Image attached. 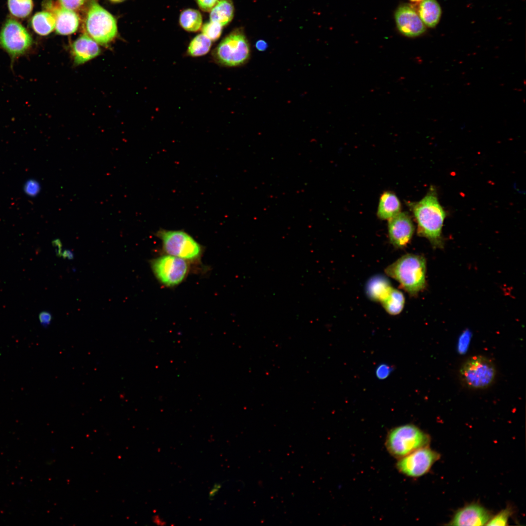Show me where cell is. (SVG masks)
<instances>
[{
	"label": "cell",
	"mask_w": 526,
	"mask_h": 526,
	"mask_svg": "<svg viewBox=\"0 0 526 526\" xmlns=\"http://www.w3.org/2000/svg\"><path fill=\"white\" fill-rule=\"evenodd\" d=\"M408 205L417 223V234L428 239L434 248H442V230L447 213L439 202L436 188L431 187L420 200Z\"/></svg>",
	"instance_id": "6da1fadb"
},
{
	"label": "cell",
	"mask_w": 526,
	"mask_h": 526,
	"mask_svg": "<svg viewBox=\"0 0 526 526\" xmlns=\"http://www.w3.org/2000/svg\"><path fill=\"white\" fill-rule=\"evenodd\" d=\"M426 260L414 254L403 255L385 269L386 274L399 282L411 296H416L426 287Z\"/></svg>",
	"instance_id": "7a4b0ae2"
},
{
	"label": "cell",
	"mask_w": 526,
	"mask_h": 526,
	"mask_svg": "<svg viewBox=\"0 0 526 526\" xmlns=\"http://www.w3.org/2000/svg\"><path fill=\"white\" fill-rule=\"evenodd\" d=\"M430 442L427 433L416 426L407 424L391 429L386 435L385 445L389 454L398 459L428 447Z\"/></svg>",
	"instance_id": "3957f363"
},
{
	"label": "cell",
	"mask_w": 526,
	"mask_h": 526,
	"mask_svg": "<svg viewBox=\"0 0 526 526\" xmlns=\"http://www.w3.org/2000/svg\"><path fill=\"white\" fill-rule=\"evenodd\" d=\"M250 56V46L242 28L235 29L224 38L212 53L214 62L226 67L244 65Z\"/></svg>",
	"instance_id": "277c9868"
},
{
	"label": "cell",
	"mask_w": 526,
	"mask_h": 526,
	"mask_svg": "<svg viewBox=\"0 0 526 526\" xmlns=\"http://www.w3.org/2000/svg\"><path fill=\"white\" fill-rule=\"evenodd\" d=\"M84 33L98 44L107 45L116 37V19L96 1L92 0L86 11L83 23Z\"/></svg>",
	"instance_id": "5b68a950"
},
{
	"label": "cell",
	"mask_w": 526,
	"mask_h": 526,
	"mask_svg": "<svg viewBox=\"0 0 526 526\" xmlns=\"http://www.w3.org/2000/svg\"><path fill=\"white\" fill-rule=\"evenodd\" d=\"M157 234L167 254L187 261L198 259L202 253L200 244L190 235L182 230H160Z\"/></svg>",
	"instance_id": "8992f818"
},
{
	"label": "cell",
	"mask_w": 526,
	"mask_h": 526,
	"mask_svg": "<svg viewBox=\"0 0 526 526\" xmlns=\"http://www.w3.org/2000/svg\"><path fill=\"white\" fill-rule=\"evenodd\" d=\"M460 376L462 381L470 388L485 389L493 382L496 370L493 363L481 356L469 358L461 367Z\"/></svg>",
	"instance_id": "52a82bcc"
},
{
	"label": "cell",
	"mask_w": 526,
	"mask_h": 526,
	"mask_svg": "<svg viewBox=\"0 0 526 526\" xmlns=\"http://www.w3.org/2000/svg\"><path fill=\"white\" fill-rule=\"evenodd\" d=\"M150 266L157 279L168 287L180 284L188 271L187 261L169 254L152 260Z\"/></svg>",
	"instance_id": "ba28073f"
},
{
	"label": "cell",
	"mask_w": 526,
	"mask_h": 526,
	"mask_svg": "<svg viewBox=\"0 0 526 526\" xmlns=\"http://www.w3.org/2000/svg\"><path fill=\"white\" fill-rule=\"evenodd\" d=\"M439 457L437 452L425 447L397 459L395 467L405 476L419 477L427 473Z\"/></svg>",
	"instance_id": "9c48e42d"
},
{
	"label": "cell",
	"mask_w": 526,
	"mask_h": 526,
	"mask_svg": "<svg viewBox=\"0 0 526 526\" xmlns=\"http://www.w3.org/2000/svg\"><path fill=\"white\" fill-rule=\"evenodd\" d=\"M32 38L26 29L18 21L10 19L0 33V45L13 56L24 53L31 46Z\"/></svg>",
	"instance_id": "30bf717a"
},
{
	"label": "cell",
	"mask_w": 526,
	"mask_h": 526,
	"mask_svg": "<svg viewBox=\"0 0 526 526\" xmlns=\"http://www.w3.org/2000/svg\"><path fill=\"white\" fill-rule=\"evenodd\" d=\"M388 221V236L391 244L397 249L405 247L411 241L414 232V226L411 216L407 212L401 211Z\"/></svg>",
	"instance_id": "8fae6325"
},
{
	"label": "cell",
	"mask_w": 526,
	"mask_h": 526,
	"mask_svg": "<svg viewBox=\"0 0 526 526\" xmlns=\"http://www.w3.org/2000/svg\"><path fill=\"white\" fill-rule=\"evenodd\" d=\"M394 19L398 31L406 37H416L426 31V26L418 12L411 4L400 5L395 12Z\"/></svg>",
	"instance_id": "7c38bea8"
},
{
	"label": "cell",
	"mask_w": 526,
	"mask_h": 526,
	"mask_svg": "<svg viewBox=\"0 0 526 526\" xmlns=\"http://www.w3.org/2000/svg\"><path fill=\"white\" fill-rule=\"evenodd\" d=\"M46 11L53 14L56 19V32L61 35H68L77 29L80 19L74 11L67 9L59 2L49 0L46 3Z\"/></svg>",
	"instance_id": "4fadbf2b"
},
{
	"label": "cell",
	"mask_w": 526,
	"mask_h": 526,
	"mask_svg": "<svg viewBox=\"0 0 526 526\" xmlns=\"http://www.w3.org/2000/svg\"><path fill=\"white\" fill-rule=\"evenodd\" d=\"M488 511L482 506L472 504L458 510L450 522L452 526L486 525L490 519Z\"/></svg>",
	"instance_id": "5bb4252c"
},
{
	"label": "cell",
	"mask_w": 526,
	"mask_h": 526,
	"mask_svg": "<svg viewBox=\"0 0 526 526\" xmlns=\"http://www.w3.org/2000/svg\"><path fill=\"white\" fill-rule=\"evenodd\" d=\"M71 52L74 64L79 65L98 56L101 50L96 42L83 33L74 41Z\"/></svg>",
	"instance_id": "9a60e30c"
},
{
	"label": "cell",
	"mask_w": 526,
	"mask_h": 526,
	"mask_svg": "<svg viewBox=\"0 0 526 526\" xmlns=\"http://www.w3.org/2000/svg\"><path fill=\"white\" fill-rule=\"evenodd\" d=\"M401 210L400 201L393 192L385 191L381 195L376 213L379 219L388 220L400 213Z\"/></svg>",
	"instance_id": "2e32d148"
},
{
	"label": "cell",
	"mask_w": 526,
	"mask_h": 526,
	"mask_svg": "<svg viewBox=\"0 0 526 526\" xmlns=\"http://www.w3.org/2000/svg\"><path fill=\"white\" fill-rule=\"evenodd\" d=\"M392 287L387 278L377 275L371 277L367 282L366 293L370 300L380 302L387 296Z\"/></svg>",
	"instance_id": "e0dca14e"
},
{
	"label": "cell",
	"mask_w": 526,
	"mask_h": 526,
	"mask_svg": "<svg viewBox=\"0 0 526 526\" xmlns=\"http://www.w3.org/2000/svg\"><path fill=\"white\" fill-rule=\"evenodd\" d=\"M417 12L425 25L433 28L440 20L442 11L436 0H423L419 5Z\"/></svg>",
	"instance_id": "ac0fdd59"
},
{
	"label": "cell",
	"mask_w": 526,
	"mask_h": 526,
	"mask_svg": "<svg viewBox=\"0 0 526 526\" xmlns=\"http://www.w3.org/2000/svg\"><path fill=\"white\" fill-rule=\"evenodd\" d=\"M234 13L232 0H220L210 10V19L224 26L232 20Z\"/></svg>",
	"instance_id": "d6986e66"
},
{
	"label": "cell",
	"mask_w": 526,
	"mask_h": 526,
	"mask_svg": "<svg viewBox=\"0 0 526 526\" xmlns=\"http://www.w3.org/2000/svg\"><path fill=\"white\" fill-rule=\"evenodd\" d=\"M31 25L38 34L46 36L55 28V17L53 14L47 11L39 12L33 17Z\"/></svg>",
	"instance_id": "ffe728a7"
},
{
	"label": "cell",
	"mask_w": 526,
	"mask_h": 526,
	"mask_svg": "<svg viewBox=\"0 0 526 526\" xmlns=\"http://www.w3.org/2000/svg\"><path fill=\"white\" fill-rule=\"evenodd\" d=\"M405 301L402 292L392 287L387 296L380 302L387 313L390 315L395 316L403 310Z\"/></svg>",
	"instance_id": "44dd1931"
},
{
	"label": "cell",
	"mask_w": 526,
	"mask_h": 526,
	"mask_svg": "<svg viewBox=\"0 0 526 526\" xmlns=\"http://www.w3.org/2000/svg\"><path fill=\"white\" fill-rule=\"evenodd\" d=\"M179 22L181 26L186 31L196 32L202 26V17L199 11L187 9L181 13Z\"/></svg>",
	"instance_id": "7402d4cb"
},
{
	"label": "cell",
	"mask_w": 526,
	"mask_h": 526,
	"mask_svg": "<svg viewBox=\"0 0 526 526\" xmlns=\"http://www.w3.org/2000/svg\"><path fill=\"white\" fill-rule=\"evenodd\" d=\"M211 40L203 34L195 37L190 41L187 49V54L192 57L206 55L211 47Z\"/></svg>",
	"instance_id": "603a6c76"
},
{
	"label": "cell",
	"mask_w": 526,
	"mask_h": 526,
	"mask_svg": "<svg viewBox=\"0 0 526 526\" xmlns=\"http://www.w3.org/2000/svg\"><path fill=\"white\" fill-rule=\"evenodd\" d=\"M8 6L10 13L18 18H25L32 11V0H8Z\"/></svg>",
	"instance_id": "cb8c5ba5"
},
{
	"label": "cell",
	"mask_w": 526,
	"mask_h": 526,
	"mask_svg": "<svg viewBox=\"0 0 526 526\" xmlns=\"http://www.w3.org/2000/svg\"><path fill=\"white\" fill-rule=\"evenodd\" d=\"M223 26L219 23L210 21L205 23L202 27V34L211 41H216L221 35Z\"/></svg>",
	"instance_id": "d4e9b609"
},
{
	"label": "cell",
	"mask_w": 526,
	"mask_h": 526,
	"mask_svg": "<svg viewBox=\"0 0 526 526\" xmlns=\"http://www.w3.org/2000/svg\"><path fill=\"white\" fill-rule=\"evenodd\" d=\"M510 515V510L507 509L502 510L493 518L490 519L486 525L506 526Z\"/></svg>",
	"instance_id": "484cf974"
},
{
	"label": "cell",
	"mask_w": 526,
	"mask_h": 526,
	"mask_svg": "<svg viewBox=\"0 0 526 526\" xmlns=\"http://www.w3.org/2000/svg\"><path fill=\"white\" fill-rule=\"evenodd\" d=\"M86 1L87 0H58V2L64 7L75 11L80 9Z\"/></svg>",
	"instance_id": "4316f807"
},
{
	"label": "cell",
	"mask_w": 526,
	"mask_h": 526,
	"mask_svg": "<svg viewBox=\"0 0 526 526\" xmlns=\"http://www.w3.org/2000/svg\"><path fill=\"white\" fill-rule=\"evenodd\" d=\"M393 370L392 366L387 364H381L379 365L376 370V377L379 379H384L387 378Z\"/></svg>",
	"instance_id": "83f0119b"
},
{
	"label": "cell",
	"mask_w": 526,
	"mask_h": 526,
	"mask_svg": "<svg viewBox=\"0 0 526 526\" xmlns=\"http://www.w3.org/2000/svg\"><path fill=\"white\" fill-rule=\"evenodd\" d=\"M220 0H196L199 7L204 11H209Z\"/></svg>",
	"instance_id": "f1b7e54d"
},
{
	"label": "cell",
	"mask_w": 526,
	"mask_h": 526,
	"mask_svg": "<svg viewBox=\"0 0 526 526\" xmlns=\"http://www.w3.org/2000/svg\"><path fill=\"white\" fill-rule=\"evenodd\" d=\"M39 320L41 324L45 327H47L51 322L52 314L48 311H42L38 315Z\"/></svg>",
	"instance_id": "f546056e"
},
{
	"label": "cell",
	"mask_w": 526,
	"mask_h": 526,
	"mask_svg": "<svg viewBox=\"0 0 526 526\" xmlns=\"http://www.w3.org/2000/svg\"><path fill=\"white\" fill-rule=\"evenodd\" d=\"M39 190V186L36 181H31L26 184L25 190L27 193L31 195L37 194Z\"/></svg>",
	"instance_id": "4dcf8cb0"
},
{
	"label": "cell",
	"mask_w": 526,
	"mask_h": 526,
	"mask_svg": "<svg viewBox=\"0 0 526 526\" xmlns=\"http://www.w3.org/2000/svg\"><path fill=\"white\" fill-rule=\"evenodd\" d=\"M53 245L56 247V253L58 257L61 256L62 252V244L60 241L57 239L53 241Z\"/></svg>",
	"instance_id": "1f68e13d"
},
{
	"label": "cell",
	"mask_w": 526,
	"mask_h": 526,
	"mask_svg": "<svg viewBox=\"0 0 526 526\" xmlns=\"http://www.w3.org/2000/svg\"><path fill=\"white\" fill-rule=\"evenodd\" d=\"M255 47L258 50L260 51H263L267 49L268 45L264 40L263 39H260L256 42L255 44Z\"/></svg>",
	"instance_id": "d6a6232c"
},
{
	"label": "cell",
	"mask_w": 526,
	"mask_h": 526,
	"mask_svg": "<svg viewBox=\"0 0 526 526\" xmlns=\"http://www.w3.org/2000/svg\"><path fill=\"white\" fill-rule=\"evenodd\" d=\"M61 257H62L64 259L72 260L74 259V255L71 250L65 249L62 251Z\"/></svg>",
	"instance_id": "836d02e7"
},
{
	"label": "cell",
	"mask_w": 526,
	"mask_h": 526,
	"mask_svg": "<svg viewBox=\"0 0 526 526\" xmlns=\"http://www.w3.org/2000/svg\"><path fill=\"white\" fill-rule=\"evenodd\" d=\"M221 485L219 484H215L213 488L210 490L209 494V498L212 499L214 496L217 493L219 489L221 488Z\"/></svg>",
	"instance_id": "e575fe53"
},
{
	"label": "cell",
	"mask_w": 526,
	"mask_h": 526,
	"mask_svg": "<svg viewBox=\"0 0 526 526\" xmlns=\"http://www.w3.org/2000/svg\"><path fill=\"white\" fill-rule=\"evenodd\" d=\"M111 0V1H112L113 2H118L122 1H123L124 0Z\"/></svg>",
	"instance_id": "d590c367"
},
{
	"label": "cell",
	"mask_w": 526,
	"mask_h": 526,
	"mask_svg": "<svg viewBox=\"0 0 526 526\" xmlns=\"http://www.w3.org/2000/svg\"><path fill=\"white\" fill-rule=\"evenodd\" d=\"M411 0L412 1H413V2H418V1H421L423 0Z\"/></svg>",
	"instance_id": "8d00e7d4"
}]
</instances>
